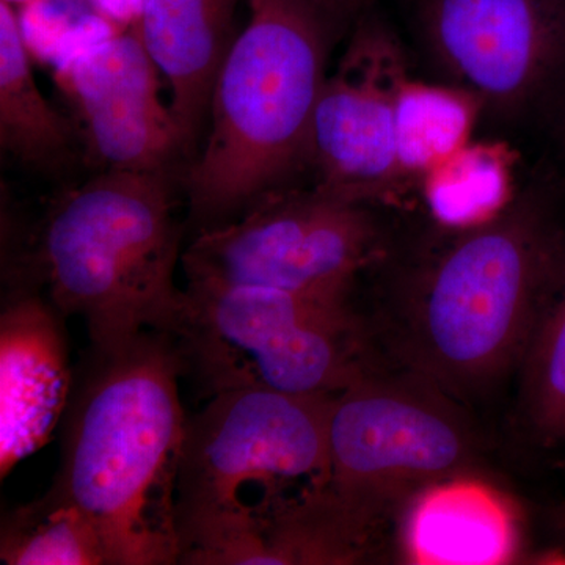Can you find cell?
Instances as JSON below:
<instances>
[{
    "instance_id": "obj_1",
    "label": "cell",
    "mask_w": 565,
    "mask_h": 565,
    "mask_svg": "<svg viewBox=\"0 0 565 565\" xmlns=\"http://www.w3.org/2000/svg\"><path fill=\"white\" fill-rule=\"evenodd\" d=\"M172 334L93 351L65 415L52 489L92 520L109 565L180 564L178 479L188 418Z\"/></svg>"
},
{
    "instance_id": "obj_2",
    "label": "cell",
    "mask_w": 565,
    "mask_h": 565,
    "mask_svg": "<svg viewBox=\"0 0 565 565\" xmlns=\"http://www.w3.org/2000/svg\"><path fill=\"white\" fill-rule=\"evenodd\" d=\"M332 397L228 390L188 418L180 564H264L277 520L326 482Z\"/></svg>"
},
{
    "instance_id": "obj_3",
    "label": "cell",
    "mask_w": 565,
    "mask_h": 565,
    "mask_svg": "<svg viewBox=\"0 0 565 565\" xmlns=\"http://www.w3.org/2000/svg\"><path fill=\"white\" fill-rule=\"evenodd\" d=\"M180 244L166 172L106 170L52 204L13 288L43 286L65 318L84 319L93 351H114L148 330L173 334Z\"/></svg>"
},
{
    "instance_id": "obj_4",
    "label": "cell",
    "mask_w": 565,
    "mask_h": 565,
    "mask_svg": "<svg viewBox=\"0 0 565 565\" xmlns=\"http://www.w3.org/2000/svg\"><path fill=\"white\" fill-rule=\"evenodd\" d=\"M212 90L211 132L189 174L193 215L222 225L308 162L334 20L313 0H248Z\"/></svg>"
},
{
    "instance_id": "obj_5",
    "label": "cell",
    "mask_w": 565,
    "mask_h": 565,
    "mask_svg": "<svg viewBox=\"0 0 565 565\" xmlns=\"http://www.w3.org/2000/svg\"><path fill=\"white\" fill-rule=\"evenodd\" d=\"M550 247L525 204L465 230L407 310L403 352L448 396L484 392L523 355L546 303Z\"/></svg>"
},
{
    "instance_id": "obj_6",
    "label": "cell",
    "mask_w": 565,
    "mask_h": 565,
    "mask_svg": "<svg viewBox=\"0 0 565 565\" xmlns=\"http://www.w3.org/2000/svg\"><path fill=\"white\" fill-rule=\"evenodd\" d=\"M207 394L264 388L334 396L374 370L348 297L195 285L172 334Z\"/></svg>"
},
{
    "instance_id": "obj_7",
    "label": "cell",
    "mask_w": 565,
    "mask_h": 565,
    "mask_svg": "<svg viewBox=\"0 0 565 565\" xmlns=\"http://www.w3.org/2000/svg\"><path fill=\"white\" fill-rule=\"evenodd\" d=\"M446 396L419 374L390 379L379 371L334 394L329 473L318 497L375 535L392 509L473 473V434Z\"/></svg>"
},
{
    "instance_id": "obj_8",
    "label": "cell",
    "mask_w": 565,
    "mask_h": 565,
    "mask_svg": "<svg viewBox=\"0 0 565 565\" xmlns=\"http://www.w3.org/2000/svg\"><path fill=\"white\" fill-rule=\"evenodd\" d=\"M381 233L362 203L316 189L274 192L237 221L203 230L181 256L188 282L349 297Z\"/></svg>"
},
{
    "instance_id": "obj_9",
    "label": "cell",
    "mask_w": 565,
    "mask_h": 565,
    "mask_svg": "<svg viewBox=\"0 0 565 565\" xmlns=\"http://www.w3.org/2000/svg\"><path fill=\"white\" fill-rule=\"evenodd\" d=\"M405 79L397 41L381 21L364 18L316 106L308 162L319 192L364 204L404 180L396 99Z\"/></svg>"
},
{
    "instance_id": "obj_10",
    "label": "cell",
    "mask_w": 565,
    "mask_h": 565,
    "mask_svg": "<svg viewBox=\"0 0 565 565\" xmlns=\"http://www.w3.org/2000/svg\"><path fill=\"white\" fill-rule=\"evenodd\" d=\"M159 74L136 22L58 65L55 81L79 117L90 154L107 170L166 172L185 148L172 107L161 99Z\"/></svg>"
},
{
    "instance_id": "obj_11",
    "label": "cell",
    "mask_w": 565,
    "mask_h": 565,
    "mask_svg": "<svg viewBox=\"0 0 565 565\" xmlns=\"http://www.w3.org/2000/svg\"><path fill=\"white\" fill-rule=\"evenodd\" d=\"M556 0H416L427 50L479 106L514 111L544 73Z\"/></svg>"
},
{
    "instance_id": "obj_12",
    "label": "cell",
    "mask_w": 565,
    "mask_h": 565,
    "mask_svg": "<svg viewBox=\"0 0 565 565\" xmlns=\"http://www.w3.org/2000/svg\"><path fill=\"white\" fill-rule=\"evenodd\" d=\"M65 316L36 289L11 288L0 313V475L50 444L73 392Z\"/></svg>"
},
{
    "instance_id": "obj_13",
    "label": "cell",
    "mask_w": 565,
    "mask_h": 565,
    "mask_svg": "<svg viewBox=\"0 0 565 565\" xmlns=\"http://www.w3.org/2000/svg\"><path fill=\"white\" fill-rule=\"evenodd\" d=\"M239 0H147L136 22L145 47L169 82L170 107L185 147L210 109L212 90L232 50Z\"/></svg>"
},
{
    "instance_id": "obj_14",
    "label": "cell",
    "mask_w": 565,
    "mask_h": 565,
    "mask_svg": "<svg viewBox=\"0 0 565 565\" xmlns=\"http://www.w3.org/2000/svg\"><path fill=\"white\" fill-rule=\"evenodd\" d=\"M445 482L412 503L408 544L434 563H493L509 550V523L498 504L475 487Z\"/></svg>"
},
{
    "instance_id": "obj_15",
    "label": "cell",
    "mask_w": 565,
    "mask_h": 565,
    "mask_svg": "<svg viewBox=\"0 0 565 565\" xmlns=\"http://www.w3.org/2000/svg\"><path fill=\"white\" fill-rule=\"evenodd\" d=\"M74 129L44 98L31 65L14 6L0 0V143L33 166L58 161Z\"/></svg>"
},
{
    "instance_id": "obj_16",
    "label": "cell",
    "mask_w": 565,
    "mask_h": 565,
    "mask_svg": "<svg viewBox=\"0 0 565 565\" xmlns=\"http://www.w3.org/2000/svg\"><path fill=\"white\" fill-rule=\"evenodd\" d=\"M0 559L9 565H109L92 520L52 487L3 516Z\"/></svg>"
},
{
    "instance_id": "obj_17",
    "label": "cell",
    "mask_w": 565,
    "mask_h": 565,
    "mask_svg": "<svg viewBox=\"0 0 565 565\" xmlns=\"http://www.w3.org/2000/svg\"><path fill=\"white\" fill-rule=\"evenodd\" d=\"M479 104L456 87L405 79L396 99V148L404 177L426 174L467 145Z\"/></svg>"
},
{
    "instance_id": "obj_18",
    "label": "cell",
    "mask_w": 565,
    "mask_h": 565,
    "mask_svg": "<svg viewBox=\"0 0 565 565\" xmlns=\"http://www.w3.org/2000/svg\"><path fill=\"white\" fill-rule=\"evenodd\" d=\"M424 196L437 221L467 230L500 214L511 195V173L497 147L457 150L424 174Z\"/></svg>"
},
{
    "instance_id": "obj_19",
    "label": "cell",
    "mask_w": 565,
    "mask_h": 565,
    "mask_svg": "<svg viewBox=\"0 0 565 565\" xmlns=\"http://www.w3.org/2000/svg\"><path fill=\"white\" fill-rule=\"evenodd\" d=\"M522 411L535 440L565 441V285L546 300L522 359Z\"/></svg>"
},
{
    "instance_id": "obj_20",
    "label": "cell",
    "mask_w": 565,
    "mask_h": 565,
    "mask_svg": "<svg viewBox=\"0 0 565 565\" xmlns=\"http://www.w3.org/2000/svg\"><path fill=\"white\" fill-rule=\"evenodd\" d=\"M313 2L318 3L319 7H322V9L326 10L334 21L353 13L351 2H349V0H313Z\"/></svg>"
},
{
    "instance_id": "obj_21",
    "label": "cell",
    "mask_w": 565,
    "mask_h": 565,
    "mask_svg": "<svg viewBox=\"0 0 565 565\" xmlns=\"http://www.w3.org/2000/svg\"><path fill=\"white\" fill-rule=\"evenodd\" d=\"M550 523H552L553 530L561 537L565 539V503L552 509V512H550Z\"/></svg>"
},
{
    "instance_id": "obj_22",
    "label": "cell",
    "mask_w": 565,
    "mask_h": 565,
    "mask_svg": "<svg viewBox=\"0 0 565 565\" xmlns=\"http://www.w3.org/2000/svg\"><path fill=\"white\" fill-rule=\"evenodd\" d=\"M351 2V7L353 11L360 10V7L363 6V3H366L367 0H349Z\"/></svg>"
},
{
    "instance_id": "obj_23",
    "label": "cell",
    "mask_w": 565,
    "mask_h": 565,
    "mask_svg": "<svg viewBox=\"0 0 565 565\" xmlns=\"http://www.w3.org/2000/svg\"><path fill=\"white\" fill-rule=\"evenodd\" d=\"M3 2H9L11 6H20V3H31L35 2V0H3Z\"/></svg>"
},
{
    "instance_id": "obj_24",
    "label": "cell",
    "mask_w": 565,
    "mask_h": 565,
    "mask_svg": "<svg viewBox=\"0 0 565 565\" xmlns=\"http://www.w3.org/2000/svg\"><path fill=\"white\" fill-rule=\"evenodd\" d=\"M145 2H147V0H136V11H137V14H139L141 6H143Z\"/></svg>"
}]
</instances>
